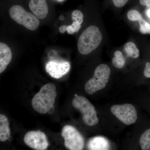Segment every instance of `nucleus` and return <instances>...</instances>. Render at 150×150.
I'll return each instance as SVG.
<instances>
[{
	"label": "nucleus",
	"mask_w": 150,
	"mask_h": 150,
	"mask_svg": "<svg viewBox=\"0 0 150 150\" xmlns=\"http://www.w3.org/2000/svg\"><path fill=\"white\" fill-rule=\"evenodd\" d=\"M57 95L56 87L53 83H48L43 86L34 96L32 100L33 108L40 114L49 112L54 106Z\"/></svg>",
	"instance_id": "obj_1"
},
{
	"label": "nucleus",
	"mask_w": 150,
	"mask_h": 150,
	"mask_svg": "<svg viewBox=\"0 0 150 150\" xmlns=\"http://www.w3.org/2000/svg\"><path fill=\"white\" fill-rule=\"evenodd\" d=\"M102 40V35L99 28L91 25L86 28L79 38L78 49L83 55H87L96 49Z\"/></svg>",
	"instance_id": "obj_2"
},
{
	"label": "nucleus",
	"mask_w": 150,
	"mask_h": 150,
	"mask_svg": "<svg viewBox=\"0 0 150 150\" xmlns=\"http://www.w3.org/2000/svg\"><path fill=\"white\" fill-rule=\"evenodd\" d=\"M110 70L107 65L101 64L95 70L93 77L87 82L85 90L88 94H92L105 88L110 78Z\"/></svg>",
	"instance_id": "obj_3"
},
{
	"label": "nucleus",
	"mask_w": 150,
	"mask_h": 150,
	"mask_svg": "<svg viewBox=\"0 0 150 150\" xmlns=\"http://www.w3.org/2000/svg\"><path fill=\"white\" fill-rule=\"evenodd\" d=\"M72 104L75 109L81 112L83 120L87 126H93L98 123L95 108L86 98L78 95L73 99Z\"/></svg>",
	"instance_id": "obj_4"
},
{
	"label": "nucleus",
	"mask_w": 150,
	"mask_h": 150,
	"mask_svg": "<svg viewBox=\"0 0 150 150\" xmlns=\"http://www.w3.org/2000/svg\"><path fill=\"white\" fill-rule=\"evenodd\" d=\"M9 13L11 18L16 22L23 25L29 30H35L40 24L37 17L25 11L21 6H13L9 10Z\"/></svg>",
	"instance_id": "obj_5"
},
{
	"label": "nucleus",
	"mask_w": 150,
	"mask_h": 150,
	"mask_svg": "<svg viewBox=\"0 0 150 150\" xmlns=\"http://www.w3.org/2000/svg\"><path fill=\"white\" fill-rule=\"evenodd\" d=\"M66 147L70 150H81L84 146V139L81 134L73 126L66 125L62 131Z\"/></svg>",
	"instance_id": "obj_6"
},
{
	"label": "nucleus",
	"mask_w": 150,
	"mask_h": 150,
	"mask_svg": "<svg viewBox=\"0 0 150 150\" xmlns=\"http://www.w3.org/2000/svg\"><path fill=\"white\" fill-rule=\"evenodd\" d=\"M110 111L118 120L126 125L134 124L137 121V113L136 108L132 105H115Z\"/></svg>",
	"instance_id": "obj_7"
},
{
	"label": "nucleus",
	"mask_w": 150,
	"mask_h": 150,
	"mask_svg": "<svg viewBox=\"0 0 150 150\" xmlns=\"http://www.w3.org/2000/svg\"><path fill=\"white\" fill-rule=\"evenodd\" d=\"M23 140L28 146L35 150H45L48 146L46 134L39 130L28 131L25 135Z\"/></svg>",
	"instance_id": "obj_8"
},
{
	"label": "nucleus",
	"mask_w": 150,
	"mask_h": 150,
	"mask_svg": "<svg viewBox=\"0 0 150 150\" xmlns=\"http://www.w3.org/2000/svg\"><path fill=\"white\" fill-rule=\"evenodd\" d=\"M71 66L69 62L51 61L46 65V71L52 78L59 79L68 74Z\"/></svg>",
	"instance_id": "obj_9"
},
{
	"label": "nucleus",
	"mask_w": 150,
	"mask_h": 150,
	"mask_svg": "<svg viewBox=\"0 0 150 150\" xmlns=\"http://www.w3.org/2000/svg\"><path fill=\"white\" fill-rule=\"evenodd\" d=\"M29 7L38 19H43L47 16L48 8L46 0H30Z\"/></svg>",
	"instance_id": "obj_10"
},
{
	"label": "nucleus",
	"mask_w": 150,
	"mask_h": 150,
	"mask_svg": "<svg viewBox=\"0 0 150 150\" xmlns=\"http://www.w3.org/2000/svg\"><path fill=\"white\" fill-rule=\"evenodd\" d=\"M12 54L10 48L5 43H0V73L5 70L8 65L10 63Z\"/></svg>",
	"instance_id": "obj_11"
},
{
	"label": "nucleus",
	"mask_w": 150,
	"mask_h": 150,
	"mask_svg": "<svg viewBox=\"0 0 150 150\" xmlns=\"http://www.w3.org/2000/svg\"><path fill=\"white\" fill-rule=\"evenodd\" d=\"M110 146L108 140L102 137H93L89 140L87 144L88 148L91 150H108Z\"/></svg>",
	"instance_id": "obj_12"
},
{
	"label": "nucleus",
	"mask_w": 150,
	"mask_h": 150,
	"mask_svg": "<svg viewBox=\"0 0 150 150\" xmlns=\"http://www.w3.org/2000/svg\"><path fill=\"white\" fill-rule=\"evenodd\" d=\"M11 131L8 118L4 114H0V141L5 142L8 140Z\"/></svg>",
	"instance_id": "obj_13"
},
{
	"label": "nucleus",
	"mask_w": 150,
	"mask_h": 150,
	"mask_svg": "<svg viewBox=\"0 0 150 150\" xmlns=\"http://www.w3.org/2000/svg\"><path fill=\"white\" fill-rule=\"evenodd\" d=\"M124 50L126 54L132 58H137L139 55V50L136 44L133 42H128L124 46Z\"/></svg>",
	"instance_id": "obj_14"
},
{
	"label": "nucleus",
	"mask_w": 150,
	"mask_h": 150,
	"mask_svg": "<svg viewBox=\"0 0 150 150\" xmlns=\"http://www.w3.org/2000/svg\"><path fill=\"white\" fill-rule=\"evenodd\" d=\"M140 144L142 150H150V129L142 134L140 137Z\"/></svg>",
	"instance_id": "obj_15"
},
{
	"label": "nucleus",
	"mask_w": 150,
	"mask_h": 150,
	"mask_svg": "<svg viewBox=\"0 0 150 150\" xmlns=\"http://www.w3.org/2000/svg\"><path fill=\"white\" fill-rule=\"evenodd\" d=\"M114 57L112 59V64L113 66L117 69H121L124 67L125 61L122 53L120 51H115Z\"/></svg>",
	"instance_id": "obj_16"
},
{
	"label": "nucleus",
	"mask_w": 150,
	"mask_h": 150,
	"mask_svg": "<svg viewBox=\"0 0 150 150\" xmlns=\"http://www.w3.org/2000/svg\"><path fill=\"white\" fill-rule=\"evenodd\" d=\"M127 17L131 21H139L142 18L141 13L136 10H132L128 12Z\"/></svg>",
	"instance_id": "obj_17"
},
{
	"label": "nucleus",
	"mask_w": 150,
	"mask_h": 150,
	"mask_svg": "<svg viewBox=\"0 0 150 150\" xmlns=\"http://www.w3.org/2000/svg\"><path fill=\"white\" fill-rule=\"evenodd\" d=\"M71 18L73 21L81 24L83 21V15L80 11L76 10L72 13Z\"/></svg>",
	"instance_id": "obj_18"
},
{
	"label": "nucleus",
	"mask_w": 150,
	"mask_h": 150,
	"mask_svg": "<svg viewBox=\"0 0 150 150\" xmlns=\"http://www.w3.org/2000/svg\"><path fill=\"white\" fill-rule=\"evenodd\" d=\"M140 24V31L143 34L150 33V24L144 19L139 21Z\"/></svg>",
	"instance_id": "obj_19"
},
{
	"label": "nucleus",
	"mask_w": 150,
	"mask_h": 150,
	"mask_svg": "<svg viewBox=\"0 0 150 150\" xmlns=\"http://www.w3.org/2000/svg\"><path fill=\"white\" fill-rule=\"evenodd\" d=\"M128 1L129 0H112V2L115 6L121 8L125 5Z\"/></svg>",
	"instance_id": "obj_20"
},
{
	"label": "nucleus",
	"mask_w": 150,
	"mask_h": 150,
	"mask_svg": "<svg viewBox=\"0 0 150 150\" xmlns=\"http://www.w3.org/2000/svg\"><path fill=\"white\" fill-rule=\"evenodd\" d=\"M144 74L146 77L150 78V63L149 62H146L145 65Z\"/></svg>",
	"instance_id": "obj_21"
},
{
	"label": "nucleus",
	"mask_w": 150,
	"mask_h": 150,
	"mask_svg": "<svg viewBox=\"0 0 150 150\" xmlns=\"http://www.w3.org/2000/svg\"><path fill=\"white\" fill-rule=\"evenodd\" d=\"M71 25L75 33L78 32L81 27V24L75 21H73L72 24Z\"/></svg>",
	"instance_id": "obj_22"
},
{
	"label": "nucleus",
	"mask_w": 150,
	"mask_h": 150,
	"mask_svg": "<svg viewBox=\"0 0 150 150\" xmlns=\"http://www.w3.org/2000/svg\"><path fill=\"white\" fill-rule=\"evenodd\" d=\"M139 3L142 5L150 8V0H140Z\"/></svg>",
	"instance_id": "obj_23"
},
{
	"label": "nucleus",
	"mask_w": 150,
	"mask_h": 150,
	"mask_svg": "<svg viewBox=\"0 0 150 150\" xmlns=\"http://www.w3.org/2000/svg\"><path fill=\"white\" fill-rule=\"evenodd\" d=\"M67 31L68 33L69 34H73L75 33L71 25H69L67 26Z\"/></svg>",
	"instance_id": "obj_24"
},
{
	"label": "nucleus",
	"mask_w": 150,
	"mask_h": 150,
	"mask_svg": "<svg viewBox=\"0 0 150 150\" xmlns=\"http://www.w3.org/2000/svg\"><path fill=\"white\" fill-rule=\"evenodd\" d=\"M67 26L65 25H62L59 28V31L61 33H64L66 31H67Z\"/></svg>",
	"instance_id": "obj_25"
},
{
	"label": "nucleus",
	"mask_w": 150,
	"mask_h": 150,
	"mask_svg": "<svg viewBox=\"0 0 150 150\" xmlns=\"http://www.w3.org/2000/svg\"><path fill=\"white\" fill-rule=\"evenodd\" d=\"M146 14L148 17L150 18V8L146 10Z\"/></svg>",
	"instance_id": "obj_26"
},
{
	"label": "nucleus",
	"mask_w": 150,
	"mask_h": 150,
	"mask_svg": "<svg viewBox=\"0 0 150 150\" xmlns=\"http://www.w3.org/2000/svg\"><path fill=\"white\" fill-rule=\"evenodd\" d=\"M64 16L63 15L60 16L59 17V20L62 21L64 20Z\"/></svg>",
	"instance_id": "obj_27"
}]
</instances>
